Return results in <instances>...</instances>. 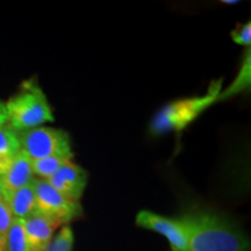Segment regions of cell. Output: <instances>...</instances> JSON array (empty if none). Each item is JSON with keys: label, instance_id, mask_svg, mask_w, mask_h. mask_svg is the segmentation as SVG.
<instances>
[{"label": "cell", "instance_id": "4fadbf2b", "mask_svg": "<svg viewBox=\"0 0 251 251\" xmlns=\"http://www.w3.org/2000/svg\"><path fill=\"white\" fill-rule=\"evenodd\" d=\"M70 159H72V157L52 156L37 159V161H31L34 176H37L41 179H48V178L54 176L59 170V168L65 162L70 161Z\"/></svg>", "mask_w": 251, "mask_h": 251}, {"label": "cell", "instance_id": "7c38bea8", "mask_svg": "<svg viewBox=\"0 0 251 251\" xmlns=\"http://www.w3.org/2000/svg\"><path fill=\"white\" fill-rule=\"evenodd\" d=\"M250 61H251L250 49H248L246 57L243 59L242 67H241V70L238 71L236 78H235V80L231 83V85L229 86L227 90L224 91L222 93H220L218 100L231 98V97L236 96V94L249 89L250 83H251V62Z\"/></svg>", "mask_w": 251, "mask_h": 251}, {"label": "cell", "instance_id": "8992f818", "mask_svg": "<svg viewBox=\"0 0 251 251\" xmlns=\"http://www.w3.org/2000/svg\"><path fill=\"white\" fill-rule=\"evenodd\" d=\"M141 228L149 229L164 236L172 251H187V233L183 220L170 219L149 211H141L135 219Z\"/></svg>", "mask_w": 251, "mask_h": 251}, {"label": "cell", "instance_id": "52a82bcc", "mask_svg": "<svg viewBox=\"0 0 251 251\" xmlns=\"http://www.w3.org/2000/svg\"><path fill=\"white\" fill-rule=\"evenodd\" d=\"M46 180L67 199L79 201L87 185V171L70 159Z\"/></svg>", "mask_w": 251, "mask_h": 251}, {"label": "cell", "instance_id": "44dd1931", "mask_svg": "<svg viewBox=\"0 0 251 251\" xmlns=\"http://www.w3.org/2000/svg\"><path fill=\"white\" fill-rule=\"evenodd\" d=\"M0 198H2V186H1V180H0Z\"/></svg>", "mask_w": 251, "mask_h": 251}, {"label": "cell", "instance_id": "2e32d148", "mask_svg": "<svg viewBox=\"0 0 251 251\" xmlns=\"http://www.w3.org/2000/svg\"><path fill=\"white\" fill-rule=\"evenodd\" d=\"M14 215L4 198H0V236L7 238V234L14 222Z\"/></svg>", "mask_w": 251, "mask_h": 251}, {"label": "cell", "instance_id": "7a4b0ae2", "mask_svg": "<svg viewBox=\"0 0 251 251\" xmlns=\"http://www.w3.org/2000/svg\"><path fill=\"white\" fill-rule=\"evenodd\" d=\"M8 122L14 130L21 131L54 122V114L45 92L36 80H26L18 93L5 102Z\"/></svg>", "mask_w": 251, "mask_h": 251}, {"label": "cell", "instance_id": "ffe728a7", "mask_svg": "<svg viewBox=\"0 0 251 251\" xmlns=\"http://www.w3.org/2000/svg\"><path fill=\"white\" fill-rule=\"evenodd\" d=\"M224 4H228V5H230V4H238V1L237 0H224Z\"/></svg>", "mask_w": 251, "mask_h": 251}, {"label": "cell", "instance_id": "5b68a950", "mask_svg": "<svg viewBox=\"0 0 251 251\" xmlns=\"http://www.w3.org/2000/svg\"><path fill=\"white\" fill-rule=\"evenodd\" d=\"M36 213L56 222L59 227L67 226L83 214V207L79 201H72L58 193L46 179L34 178Z\"/></svg>", "mask_w": 251, "mask_h": 251}, {"label": "cell", "instance_id": "ac0fdd59", "mask_svg": "<svg viewBox=\"0 0 251 251\" xmlns=\"http://www.w3.org/2000/svg\"><path fill=\"white\" fill-rule=\"evenodd\" d=\"M7 122H8L7 109H6L5 102L0 100V127H1V126L7 125Z\"/></svg>", "mask_w": 251, "mask_h": 251}, {"label": "cell", "instance_id": "6da1fadb", "mask_svg": "<svg viewBox=\"0 0 251 251\" xmlns=\"http://www.w3.org/2000/svg\"><path fill=\"white\" fill-rule=\"evenodd\" d=\"M186 227L187 251H248L249 243L228 221L211 213L181 218Z\"/></svg>", "mask_w": 251, "mask_h": 251}, {"label": "cell", "instance_id": "8fae6325", "mask_svg": "<svg viewBox=\"0 0 251 251\" xmlns=\"http://www.w3.org/2000/svg\"><path fill=\"white\" fill-rule=\"evenodd\" d=\"M20 150L21 146L17 130H14L9 125L1 126L0 127V176L7 172Z\"/></svg>", "mask_w": 251, "mask_h": 251}, {"label": "cell", "instance_id": "ba28073f", "mask_svg": "<svg viewBox=\"0 0 251 251\" xmlns=\"http://www.w3.org/2000/svg\"><path fill=\"white\" fill-rule=\"evenodd\" d=\"M25 233L31 251H43L54 238L55 230L59 226L46 216L35 213L24 220Z\"/></svg>", "mask_w": 251, "mask_h": 251}, {"label": "cell", "instance_id": "e0dca14e", "mask_svg": "<svg viewBox=\"0 0 251 251\" xmlns=\"http://www.w3.org/2000/svg\"><path fill=\"white\" fill-rule=\"evenodd\" d=\"M231 37L236 45L244 47H250L251 45V24L248 21L247 24L240 25L231 31Z\"/></svg>", "mask_w": 251, "mask_h": 251}, {"label": "cell", "instance_id": "5bb4252c", "mask_svg": "<svg viewBox=\"0 0 251 251\" xmlns=\"http://www.w3.org/2000/svg\"><path fill=\"white\" fill-rule=\"evenodd\" d=\"M6 240H7V251H31L25 233L24 220H14Z\"/></svg>", "mask_w": 251, "mask_h": 251}, {"label": "cell", "instance_id": "277c9868", "mask_svg": "<svg viewBox=\"0 0 251 251\" xmlns=\"http://www.w3.org/2000/svg\"><path fill=\"white\" fill-rule=\"evenodd\" d=\"M17 133L21 150L31 161L52 156L72 157L70 137L67 131L41 126Z\"/></svg>", "mask_w": 251, "mask_h": 251}, {"label": "cell", "instance_id": "d6986e66", "mask_svg": "<svg viewBox=\"0 0 251 251\" xmlns=\"http://www.w3.org/2000/svg\"><path fill=\"white\" fill-rule=\"evenodd\" d=\"M0 251H7V240H6V237L0 236Z\"/></svg>", "mask_w": 251, "mask_h": 251}, {"label": "cell", "instance_id": "30bf717a", "mask_svg": "<svg viewBox=\"0 0 251 251\" xmlns=\"http://www.w3.org/2000/svg\"><path fill=\"white\" fill-rule=\"evenodd\" d=\"M2 198L8 203L14 219L26 220L36 213L35 192H34L33 184L19 188L13 192L6 193Z\"/></svg>", "mask_w": 251, "mask_h": 251}, {"label": "cell", "instance_id": "3957f363", "mask_svg": "<svg viewBox=\"0 0 251 251\" xmlns=\"http://www.w3.org/2000/svg\"><path fill=\"white\" fill-rule=\"evenodd\" d=\"M221 89L222 80L220 79L214 81L203 96L179 99L168 103L152 119L150 124L151 133L162 135L169 131L183 130L218 100Z\"/></svg>", "mask_w": 251, "mask_h": 251}, {"label": "cell", "instance_id": "9c48e42d", "mask_svg": "<svg viewBox=\"0 0 251 251\" xmlns=\"http://www.w3.org/2000/svg\"><path fill=\"white\" fill-rule=\"evenodd\" d=\"M34 171L31 165V159L25 153L23 150L15 157L14 162L9 166L6 174L0 176L2 186V196L6 193L13 192L19 188L28 186L33 183Z\"/></svg>", "mask_w": 251, "mask_h": 251}, {"label": "cell", "instance_id": "9a60e30c", "mask_svg": "<svg viewBox=\"0 0 251 251\" xmlns=\"http://www.w3.org/2000/svg\"><path fill=\"white\" fill-rule=\"evenodd\" d=\"M75 235L69 226H63L58 234L54 236L51 242L43 251H72Z\"/></svg>", "mask_w": 251, "mask_h": 251}]
</instances>
